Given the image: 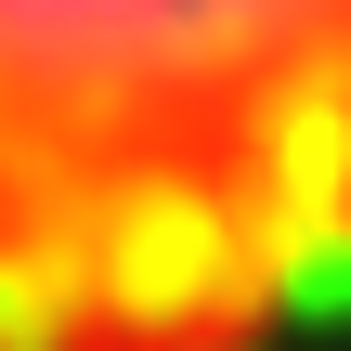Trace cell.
Listing matches in <instances>:
<instances>
[{
  "mask_svg": "<svg viewBox=\"0 0 351 351\" xmlns=\"http://www.w3.org/2000/svg\"><path fill=\"white\" fill-rule=\"evenodd\" d=\"M351 300V0H0V351H274Z\"/></svg>",
  "mask_w": 351,
  "mask_h": 351,
  "instance_id": "1",
  "label": "cell"
}]
</instances>
